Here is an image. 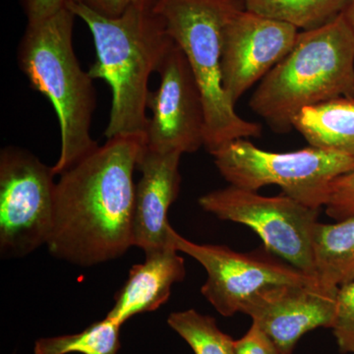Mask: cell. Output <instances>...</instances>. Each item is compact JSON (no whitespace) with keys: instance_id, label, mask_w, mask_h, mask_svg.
Instances as JSON below:
<instances>
[{"instance_id":"cell-1","label":"cell","mask_w":354,"mask_h":354,"mask_svg":"<svg viewBox=\"0 0 354 354\" xmlns=\"http://www.w3.org/2000/svg\"><path fill=\"white\" fill-rule=\"evenodd\" d=\"M145 150L140 137L108 139L60 174L48 251L59 260L92 267L134 246V171Z\"/></svg>"},{"instance_id":"cell-2","label":"cell","mask_w":354,"mask_h":354,"mask_svg":"<svg viewBox=\"0 0 354 354\" xmlns=\"http://www.w3.org/2000/svg\"><path fill=\"white\" fill-rule=\"evenodd\" d=\"M66 7L87 25L94 39L95 60L88 75L104 80L111 90L104 136L145 141L149 80L174 44L164 23L153 10L130 9L120 17L108 18L71 0Z\"/></svg>"},{"instance_id":"cell-3","label":"cell","mask_w":354,"mask_h":354,"mask_svg":"<svg viewBox=\"0 0 354 354\" xmlns=\"http://www.w3.org/2000/svg\"><path fill=\"white\" fill-rule=\"evenodd\" d=\"M75 17L65 7L48 19L28 23L18 48L21 71L57 113L60 153L53 167L55 176L99 147L91 134L97 104L94 79L81 68L73 48Z\"/></svg>"},{"instance_id":"cell-4","label":"cell","mask_w":354,"mask_h":354,"mask_svg":"<svg viewBox=\"0 0 354 354\" xmlns=\"http://www.w3.org/2000/svg\"><path fill=\"white\" fill-rule=\"evenodd\" d=\"M339 97H354V31L344 13L300 32L288 55L261 81L249 106L283 133L302 109Z\"/></svg>"},{"instance_id":"cell-5","label":"cell","mask_w":354,"mask_h":354,"mask_svg":"<svg viewBox=\"0 0 354 354\" xmlns=\"http://www.w3.org/2000/svg\"><path fill=\"white\" fill-rule=\"evenodd\" d=\"M245 8L241 0H157L152 10L183 51L201 91L205 109L204 147L209 153L235 140L256 138L259 123L242 118L221 79L223 35Z\"/></svg>"},{"instance_id":"cell-6","label":"cell","mask_w":354,"mask_h":354,"mask_svg":"<svg viewBox=\"0 0 354 354\" xmlns=\"http://www.w3.org/2000/svg\"><path fill=\"white\" fill-rule=\"evenodd\" d=\"M211 155L230 185L256 192L278 185L286 196L314 209L325 207L333 183L354 169V157L346 153L312 146L268 152L247 139L235 140Z\"/></svg>"},{"instance_id":"cell-7","label":"cell","mask_w":354,"mask_h":354,"mask_svg":"<svg viewBox=\"0 0 354 354\" xmlns=\"http://www.w3.org/2000/svg\"><path fill=\"white\" fill-rule=\"evenodd\" d=\"M199 205L218 220L251 228L270 253L317 279L313 232L320 209L286 194L266 197L234 185L203 195Z\"/></svg>"},{"instance_id":"cell-8","label":"cell","mask_w":354,"mask_h":354,"mask_svg":"<svg viewBox=\"0 0 354 354\" xmlns=\"http://www.w3.org/2000/svg\"><path fill=\"white\" fill-rule=\"evenodd\" d=\"M55 174L24 149L0 153V251L19 258L46 245L55 216Z\"/></svg>"},{"instance_id":"cell-9","label":"cell","mask_w":354,"mask_h":354,"mask_svg":"<svg viewBox=\"0 0 354 354\" xmlns=\"http://www.w3.org/2000/svg\"><path fill=\"white\" fill-rule=\"evenodd\" d=\"M171 237L178 252L187 254L206 270L207 281L201 293L223 317L241 312L251 298L270 286H321L317 279L272 256L237 252L218 244L196 243L184 239L172 227Z\"/></svg>"},{"instance_id":"cell-10","label":"cell","mask_w":354,"mask_h":354,"mask_svg":"<svg viewBox=\"0 0 354 354\" xmlns=\"http://www.w3.org/2000/svg\"><path fill=\"white\" fill-rule=\"evenodd\" d=\"M160 84L149 94L147 150L157 153L197 152L205 141L201 91L187 58L178 46L167 51L158 70Z\"/></svg>"},{"instance_id":"cell-11","label":"cell","mask_w":354,"mask_h":354,"mask_svg":"<svg viewBox=\"0 0 354 354\" xmlns=\"http://www.w3.org/2000/svg\"><path fill=\"white\" fill-rule=\"evenodd\" d=\"M297 28L251 11H239L223 35L221 79L230 101L236 104L254 84L262 81L288 55Z\"/></svg>"},{"instance_id":"cell-12","label":"cell","mask_w":354,"mask_h":354,"mask_svg":"<svg viewBox=\"0 0 354 354\" xmlns=\"http://www.w3.org/2000/svg\"><path fill=\"white\" fill-rule=\"evenodd\" d=\"M337 292L321 286H274L251 298L241 313L269 335L283 354H291L299 339L335 322Z\"/></svg>"},{"instance_id":"cell-13","label":"cell","mask_w":354,"mask_h":354,"mask_svg":"<svg viewBox=\"0 0 354 354\" xmlns=\"http://www.w3.org/2000/svg\"><path fill=\"white\" fill-rule=\"evenodd\" d=\"M181 153L144 150L138 165L141 178L136 185L133 216L134 246L144 252L172 245L167 214L178 197Z\"/></svg>"},{"instance_id":"cell-14","label":"cell","mask_w":354,"mask_h":354,"mask_svg":"<svg viewBox=\"0 0 354 354\" xmlns=\"http://www.w3.org/2000/svg\"><path fill=\"white\" fill-rule=\"evenodd\" d=\"M142 264L133 266L106 318L122 326L133 316L160 308L169 299L172 286L186 277L185 262L176 247L145 253Z\"/></svg>"},{"instance_id":"cell-15","label":"cell","mask_w":354,"mask_h":354,"mask_svg":"<svg viewBox=\"0 0 354 354\" xmlns=\"http://www.w3.org/2000/svg\"><path fill=\"white\" fill-rule=\"evenodd\" d=\"M292 128L310 146L354 157V97H339L304 108Z\"/></svg>"},{"instance_id":"cell-16","label":"cell","mask_w":354,"mask_h":354,"mask_svg":"<svg viewBox=\"0 0 354 354\" xmlns=\"http://www.w3.org/2000/svg\"><path fill=\"white\" fill-rule=\"evenodd\" d=\"M316 279L337 292L354 279V216L335 223H317L313 232Z\"/></svg>"},{"instance_id":"cell-17","label":"cell","mask_w":354,"mask_h":354,"mask_svg":"<svg viewBox=\"0 0 354 354\" xmlns=\"http://www.w3.org/2000/svg\"><path fill=\"white\" fill-rule=\"evenodd\" d=\"M351 0H246V10L295 26L316 29L341 15Z\"/></svg>"},{"instance_id":"cell-18","label":"cell","mask_w":354,"mask_h":354,"mask_svg":"<svg viewBox=\"0 0 354 354\" xmlns=\"http://www.w3.org/2000/svg\"><path fill=\"white\" fill-rule=\"evenodd\" d=\"M120 328L106 317L77 334L37 339L34 354H118Z\"/></svg>"},{"instance_id":"cell-19","label":"cell","mask_w":354,"mask_h":354,"mask_svg":"<svg viewBox=\"0 0 354 354\" xmlns=\"http://www.w3.org/2000/svg\"><path fill=\"white\" fill-rule=\"evenodd\" d=\"M167 324L195 354H234L235 339L218 328L213 317L188 309L171 313Z\"/></svg>"},{"instance_id":"cell-20","label":"cell","mask_w":354,"mask_h":354,"mask_svg":"<svg viewBox=\"0 0 354 354\" xmlns=\"http://www.w3.org/2000/svg\"><path fill=\"white\" fill-rule=\"evenodd\" d=\"M333 334L342 354H354V279L337 293Z\"/></svg>"},{"instance_id":"cell-21","label":"cell","mask_w":354,"mask_h":354,"mask_svg":"<svg viewBox=\"0 0 354 354\" xmlns=\"http://www.w3.org/2000/svg\"><path fill=\"white\" fill-rule=\"evenodd\" d=\"M325 208L326 214L335 221L354 216V169L333 183Z\"/></svg>"},{"instance_id":"cell-22","label":"cell","mask_w":354,"mask_h":354,"mask_svg":"<svg viewBox=\"0 0 354 354\" xmlns=\"http://www.w3.org/2000/svg\"><path fill=\"white\" fill-rule=\"evenodd\" d=\"M93 12L108 18H118L130 9L152 10L157 0H71Z\"/></svg>"},{"instance_id":"cell-23","label":"cell","mask_w":354,"mask_h":354,"mask_svg":"<svg viewBox=\"0 0 354 354\" xmlns=\"http://www.w3.org/2000/svg\"><path fill=\"white\" fill-rule=\"evenodd\" d=\"M234 354H283L269 335L252 323L245 335L235 339Z\"/></svg>"},{"instance_id":"cell-24","label":"cell","mask_w":354,"mask_h":354,"mask_svg":"<svg viewBox=\"0 0 354 354\" xmlns=\"http://www.w3.org/2000/svg\"><path fill=\"white\" fill-rule=\"evenodd\" d=\"M28 23L48 19L66 7L67 0H23Z\"/></svg>"},{"instance_id":"cell-25","label":"cell","mask_w":354,"mask_h":354,"mask_svg":"<svg viewBox=\"0 0 354 354\" xmlns=\"http://www.w3.org/2000/svg\"><path fill=\"white\" fill-rule=\"evenodd\" d=\"M344 14L354 31V0H351V3L348 4L346 10L344 11Z\"/></svg>"},{"instance_id":"cell-26","label":"cell","mask_w":354,"mask_h":354,"mask_svg":"<svg viewBox=\"0 0 354 354\" xmlns=\"http://www.w3.org/2000/svg\"><path fill=\"white\" fill-rule=\"evenodd\" d=\"M242 2H244L245 3L246 0H241Z\"/></svg>"}]
</instances>
